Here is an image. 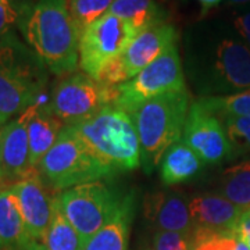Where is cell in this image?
Instances as JSON below:
<instances>
[{
    "label": "cell",
    "mask_w": 250,
    "mask_h": 250,
    "mask_svg": "<svg viewBox=\"0 0 250 250\" xmlns=\"http://www.w3.org/2000/svg\"><path fill=\"white\" fill-rule=\"evenodd\" d=\"M47 250H83L85 242L62 213L57 196L53 197V213L43 242Z\"/></svg>",
    "instance_id": "22"
},
{
    "label": "cell",
    "mask_w": 250,
    "mask_h": 250,
    "mask_svg": "<svg viewBox=\"0 0 250 250\" xmlns=\"http://www.w3.org/2000/svg\"><path fill=\"white\" fill-rule=\"evenodd\" d=\"M189 210L193 220L195 231L229 232L235 231L245 210L233 205L220 193H202L192 197Z\"/></svg>",
    "instance_id": "16"
},
{
    "label": "cell",
    "mask_w": 250,
    "mask_h": 250,
    "mask_svg": "<svg viewBox=\"0 0 250 250\" xmlns=\"http://www.w3.org/2000/svg\"><path fill=\"white\" fill-rule=\"evenodd\" d=\"M138 32L126 21L107 13L90 24L80 36V65L96 78L100 70L124 53Z\"/></svg>",
    "instance_id": "10"
},
{
    "label": "cell",
    "mask_w": 250,
    "mask_h": 250,
    "mask_svg": "<svg viewBox=\"0 0 250 250\" xmlns=\"http://www.w3.org/2000/svg\"><path fill=\"white\" fill-rule=\"evenodd\" d=\"M153 250H195L192 235L171 231H156L153 235Z\"/></svg>",
    "instance_id": "28"
},
{
    "label": "cell",
    "mask_w": 250,
    "mask_h": 250,
    "mask_svg": "<svg viewBox=\"0 0 250 250\" xmlns=\"http://www.w3.org/2000/svg\"><path fill=\"white\" fill-rule=\"evenodd\" d=\"M228 1L232 4H245V3H249L250 0H228Z\"/></svg>",
    "instance_id": "34"
},
{
    "label": "cell",
    "mask_w": 250,
    "mask_h": 250,
    "mask_svg": "<svg viewBox=\"0 0 250 250\" xmlns=\"http://www.w3.org/2000/svg\"><path fill=\"white\" fill-rule=\"evenodd\" d=\"M136 197L134 192L121 195L114 214L107 224L85 242L83 250H128Z\"/></svg>",
    "instance_id": "18"
},
{
    "label": "cell",
    "mask_w": 250,
    "mask_h": 250,
    "mask_svg": "<svg viewBox=\"0 0 250 250\" xmlns=\"http://www.w3.org/2000/svg\"><path fill=\"white\" fill-rule=\"evenodd\" d=\"M9 188L17 200L29 238L43 242L52 220L53 197L49 196L39 171L31 170L24 178Z\"/></svg>",
    "instance_id": "12"
},
{
    "label": "cell",
    "mask_w": 250,
    "mask_h": 250,
    "mask_svg": "<svg viewBox=\"0 0 250 250\" xmlns=\"http://www.w3.org/2000/svg\"><path fill=\"white\" fill-rule=\"evenodd\" d=\"M205 161L182 139L164 153L160 161V177L164 185L171 187L195 178L202 171Z\"/></svg>",
    "instance_id": "19"
},
{
    "label": "cell",
    "mask_w": 250,
    "mask_h": 250,
    "mask_svg": "<svg viewBox=\"0 0 250 250\" xmlns=\"http://www.w3.org/2000/svg\"><path fill=\"white\" fill-rule=\"evenodd\" d=\"M220 195L243 210L250 208V160L228 167L220 178Z\"/></svg>",
    "instance_id": "23"
},
{
    "label": "cell",
    "mask_w": 250,
    "mask_h": 250,
    "mask_svg": "<svg viewBox=\"0 0 250 250\" xmlns=\"http://www.w3.org/2000/svg\"><path fill=\"white\" fill-rule=\"evenodd\" d=\"M31 241L11 189H0V249L21 250Z\"/></svg>",
    "instance_id": "20"
},
{
    "label": "cell",
    "mask_w": 250,
    "mask_h": 250,
    "mask_svg": "<svg viewBox=\"0 0 250 250\" xmlns=\"http://www.w3.org/2000/svg\"><path fill=\"white\" fill-rule=\"evenodd\" d=\"M0 250H1V249H0Z\"/></svg>",
    "instance_id": "37"
},
{
    "label": "cell",
    "mask_w": 250,
    "mask_h": 250,
    "mask_svg": "<svg viewBox=\"0 0 250 250\" xmlns=\"http://www.w3.org/2000/svg\"><path fill=\"white\" fill-rule=\"evenodd\" d=\"M113 3L114 0H68L70 13L80 35L90 24L107 14Z\"/></svg>",
    "instance_id": "25"
},
{
    "label": "cell",
    "mask_w": 250,
    "mask_h": 250,
    "mask_svg": "<svg viewBox=\"0 0 250 250\" xmlns=\"http://www.w3.org/2000/svg\"><path fill=\"white\" fill-rule=\"evenodd\" d=\"M17 28L52 74L67 77L77 71L81 35L68 0H25Z\"/></svg>",
    "instance_id": "2"
},
{
    "label": "cell",
    "mask_w": 250,
    "mask_h": 250,
    "mask_svg": "<svg viewBox=\"0 0 250 250\" xmlns=\"http://www.w3.org/2000/svg\"><path fill=\"white\" fill-rule=\"evenodd\" d=\"M108 13L126 21L138 34L166 24V13L157 0H114Z\"/></svg>",
    "instance_id": "21"
},
{
    "label": "cell",
    "mask_w": 250,
    "mask_h": 250,
    "mask_svg": "<svg viewBox=\"0 0 250 250\" xmlns=\"http://www.w3.org/2000/svg\"><path fill=\"white\" fill-rule=\"evenodd\" d=\"M220 120L232 145L233 154L250 152V117L225 116Z\"/></svg>",
    "instance_id": "27"
},
{
    "label": "cell",
    "mask_w": 250,
    "mask_h": 250,
    "mask_svg": "<svg viewBox=\"0 0 250 250\" xmlns=\"http://www.w3.org/2000/svg\"><path fill=\"white\" fill-rule=\"evenodd\" d=\"M187 89L185 71L177 43L171 45L134 78L116 86L114 106L128 114L143 102L170 92Z\"/></svg>",
    "instance_id": "7"
},
{
    "label": "cell",
    "mask_w": 250,
    "mask_h": 250,
    "mask_svg": "<svg viewBox=\"0 0 250 250\" xmlns=\"http://www.w3.org/2000/svg\"><path fill=\"white\" fill-rule=\"evenodd\" d=\"M27 118L29 166L38 170L46 153L52 149L64 124L49 108V99H42L22 113Z\"/></svg>",
    "instance_id": "17"
},
{
    "label": "cell",
    "mask_w": 250,
    "mask_h": 250,
    "mask_svg": "<svg viewBox=\"0 0 250 250\" xmlns=\"http://www.w3.org/2000/svg\"><path fill=\"white\" fill-rule=\"evenodd\" d=\"M197 1L202 6V16H205L208 10L213 9L215 6H218L223 0H197Z\"/></svg>",
    "instance_id": "32"
},
{
    "label": "cell",
    "mask_w": 250,
    "mask_h": 250,
    "mask_svg": "<svg viewBox=\"0 0 250 250\" xmlns=\"http://www.w3.org/2000/svg\"><path fill=\"white\" fill-rule=\"evenodd\" d=\"M189 107V92L184 90L146 100L129 113L139 136L145 172L152 174L168 147L182 139Z\"/></svg>",
    "instance_id": "4"
},
{
    "label": "cell",
    "mask_w": 250,
    "mask_h": 250,
    "mask_svg": "<svg viewBox=\"0 0 250 250\" xmlns=\"http://www.w3.org/2000/svg\"><path fill=\"white\" fill-rule=\"evenodd\" d=\"M21 250H47V248H46L42 242L31 241L29 243H28L27 246H24Z\"/></svg>",
    "instance_id": "33"
},
{
    "label": "cell",
    "mask_w": 250,
    "mask_h": 250,
    "mask_svg": "<svg viewBox=\"0 0 250 250\" xmlns=\"http://www.w3.org/2000/svg\"><path fill=\"white\" fill-rule=\"evenodd\" d=\"M141 250H153V248L152 249H150V248H143V249H141Z\"/></svg>",
    "instance_id": "36"
},
{
    "label": "cell",
    "mask_w": 250,
    "mask_h": 250,
    "mask_svg": "<svg viewBox=\"0 0 250 250\" xmlns=\"http://www.w3.org/2000/svg\"><path fill=\"white\" fill-rule=\"evenodd\" d=\"M116 88H106L85 72L62 77L52 90L49 108L64 125L78 123L100 108L114 104Z\"/></svg>",
    "instance_id": "9"
},
{
    "label": "cell",
    "mask_w": 250,
    "mask_h": 250,
    "mask_svg": "<svg viewBox=\"0 0 250 250\" xmlns=\"http://www.w3.org/2000/svg\"><path fill=\"white\" fill-rule=\"evenodd\" d=\"M24 3L25 0H0V41L18 25Z\"/></svg>",
    "instance_id": "29"
},
{
    "label": "cell",
    "mask_w": 250,
    "mask_h": 250,
    "mask_svg": "<svg viewBox=\"0 0 250 250\" xmlns=\"http://www.w3.org/2000/svg\"><path fill=\"white\" fill-rule=\"evenodd\" d=\"M193 239L195 250H249L233 231L211 232L196 229L193 233Z\"/></svg>",
    "instance_id": "26"
},
{
    "label": "cell",
    "mask_w": 250,
    "mask_h": 250,
    "mask_svg": "<svg viewBox=\"0 0 250 250\" xmlns=\"http://www.w3.org/2000/svg\"><path fill=\"white\" fill-rule=\"evenodd\" d=\"M38 171L43 182L60 192L86 182L110 178L116 174L90 152L71 125H64L56 143L41 161Z\"/></svg>",
    "instance_id": "6"
},
{
    "label": "cell",
    "mask_w": 250,
    "mask_h": 250,
    "mask_svg": "<svg viewBox=\"0 0 250 250\" xmlns=\"http://www.w3.org/2000/svg\"><path fill=\"white\" fill-rule=\"evenodd\" d=\"M71 126L90 152L114 172L141 166L139 136L132 117L123 108L108 104Z\"/></svg>",
    "instance_id": "5"
},
{
    "label": "cell",
    "mask_w": 250,
    "mask_h": 250,
    "mask_svg": "<svg viewBox=\"0 0 250 250\" xmlns=\"http://www.w3.org/2000/svg\"><path fill=\"white\" fill-rule=\"evenodd\" d=\"M187 70L205 96L250 89V49L239 35L197 24L185 36Z\"/></svg>",
    "instance_id": "1"
},
{
    "label": "cell",
    "mask_w": 250,
    "mask_h": 250,
    "mask_svg": "<svg viewBox=\"0 0 250 250\" xmlns=\"http://www.w3.org/2000/svg\"><path fill=\"white\" fill-rule=\"evenodd\" d=\"M1 131H3V124L0 123V138H1Z\"/></svg>",
    "instance_id": "35"
},
{
    "label": "cell",
    "mask_w": 250,
    "mask_h": 250,
    "mask_svg": "<svg viewBox=\"0 0 250 250\" xmlns=\"http://www.w3.org/2000/svg\"><path fill=\"white\" fill-rule=\"evenodd\" d=\"M145 217L156 231H171L185 235L195 233V225L184 195L159 190L145 199Z\"/></svg>",
    "instance_id": "15"
},
{
    "label": "cell",
    "mask_w": 250,
    "mask_h": 250,
    "mask_svg": "<svg viewBox=\"0 0 250 250\" xmlns=\"http://www.w3.org/2000/svg\"><path fill=\"white\" fill-rule=\"evenodd\" d=\"M31 171L27 118L24 114L3 125L0 138V189L16 184Z\"/></svg>",
    "instance_id": "13"
},
{
    "label": "cell",
    "mask_w": 250,
    "mask_h": 250,
    "mask_svg": "<svg viewBox=\"0 0 250 250\" xmlns=\"http://www.w3.org/2000/svg\"><path fill=\"white\" fill-rule=\"evenodd\" d=\"M178 32L168 22L147 28L132 39V42L120 56V62L124 70L125 78L129 81L136 74L152 64L166 49L175 45Z\"/></svg>",
    "instance_id": "14"
},
{
    "label": "cell",
    "mask_w": 250,
    "mask_h": 250,
    "mask_svg": "<svg viewBox=\"0 0 250 250\" xmlns=\"http://www.w3.org/2000/svg\"><path fill=\"white\" fill-rule=\"evenodd\" d=\"M47 68L14 31L0 41V123L4 125L45 99Z\"/></svg>",
    "instance_id": "3"
},
{
    "label": "cell",
    "mask_w": 250,
    "mask_h": 250,
    "mask_svg": "<svg viewBox=\"0 0 250 250\" xmlns=\"http://www.w3.org/2000/svg\"><path fill=\"white\" fill-rule=\"evenodd\" d=\"M232 25L235 32L250 49V7L233 16Z\"/></svg>",
    "instance_id": "30"
},
{
    "label": "cell",
    "mask_w": 250,
    "mask_h": 250,
    "mask_svg": "<svg viewBox=\"0 0 250 250\" xmlns=\"http://www.w3.org/2000/svg\"><path fill=\"white\" fill-rule=\"evenodd\" d=\"M233 232L236 233V236H238L250 250V208L245 210V213L242 214L239 223L236 224Z\"/></svg>",
    "instance_id": "31"
},
{
    "label": "cell",
    "mask_w": 250,
    "mask_h": 250,
    "mask_svg": "<svg viewBox=\"0 0 250 250\" xmlns=\"http://www.w3.org/2000/svg\"><path fill=\"white\" fill-rule=\"evenodd\" d=\"M182 141L205 164H220L235 156L221 120L202 107L197 100L190 103Z\"/></svg>",
    "instance_id": "11"
},
{
    "label": "cell",
    "mask_w": 250,
    "mask_h": 250,
    "mask_svg": "<svg viewBox=\"0 0 250 250\" xmlns=\"http://www.w3.org/2000/svg\"><path fill=\"white\" fill-rule=\"evenodd\" d=\"M197 102L218 118L225 116L250 117V89L221 96H203Z\"/></svg>",
    "instance_id": "24"
},
{
    "label": "cell",
    "mask_w": 250,
    "mask_h": 250,
    "mask_svg": "<svg viewBox=\"0 0 250 250\" xmlns=\"http://www.w3.org/2000/svg\"><path fill=\"white\" fill-rule=\"evenodd\" d=\"M62 213L80 233L82 241L90 239L114 214L121 195L103 181H93L70 188L57 195Z\"/></svg>",
    "instance_id": "8"
}]
</instances>
